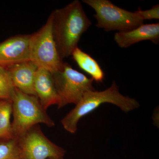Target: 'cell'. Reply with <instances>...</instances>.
I'll return each instance as SVG.
<instances>
[{
	"mask_svg": "<svg viewBox=\"0 0 159 159\" xmlns=\"http://www.w3.org/2000/svg\"><path fill=\"white\" fill-rule=\"evenodd\" d=\"M30 60L39 68L45 69L53 74L62 67L61 59L52 34V16H49L45 25L31 34Z\"/></svg>",
	"mask_w": 159,
	"mask_h": 159,
	"instance_id": "5b68a950",
	"label": "cell"
},
{
	"mask_svg": "<svg viewBox=\"0 0 159 159\" xmlns=\"http://www.w3.org/2000/svg\"><path fill=\"white\" fill-rule=\"evenodd\" d=\"M106 102L117 106L126 113L139 108L140 106L134 98L122 95L114 81L105 90L89 91L85 93L75 107L61 120L63 126L70 133H75L80 119Z\"/></svg>",
	"mask_w": 159,
	"mask_h": 159,
	"instance_id": "7a4b0ae2",
	"label": "cell"
},
{
	"mask_svg": "<svg viewBox=\"0 0 159 159\" xmlns=\"http://www.w3.org/2000/svg\"><path fill=\"white\" fill-rule=\"evenodd\" d=\"M136 13L142 18V19L150 20L152 19H159V5H156L152 7L151 9L147 10H143L139 9L135 11Z\"/></svg>",
	"mask_w": 159,
	"mask_h": 159,
	"instance_id": "2e32d148",
	"label": "cell"
},
{
	"mask_svg": "<svg viewBox=\"0 0 159 159\" xmlns=\"http://www.w3.org/2000/svg\"><path fill=\"white\" fill-rule=\"evenodd\" d=\"M114 40L122 48H126L142 41H151L155 44L159 43V24L142 25L131 31L116 32Z\"/></svg>",
	"mask_w": 159,
	"mask_h": 159,
	"instance_id": "30bf717a",
	"label": "cell"
},
{
	"mask_svg": "<svg viewBox=\"0 0 159 159\" xmlns=\"http://www.w3.org/2000/svg\"><path fill=\"white\" fill-rule=\"evenodd\" d=\"M13 86L25 93L36 96L34 89L35 75L38 67L31 60L6 67Z\"/></svg>",
	"mask_w": 159,
	"mask_h": 159,
	"instance_id": "9c48e42d",
	"label": "cell"
},
{
	"mask_svg": "<svg viewBox=\"0 0 159 159\" xmlns=\"http://www.w3.org/2000/svg\"><path fill=\"white\" fill-rule=\"evenodd\" d=\"M31 34H17L0 43V66L6 67L30 60Z\"/></svg>",
	"mask_w": 159,
	"mask_h": 159,
	"instance_id": "ba28073f",
	"label": "cell"
},
{
	"mask_svg": "<svg viewBox=\"0 0 159 159\" xmlns=\"http://www.w3.org/2000/svg\"><path fill=\"white\" fill-rule=\"evenodd\" d=\"M95 10L96 27L110 31L126 32L144 24V20L135 12L127 11L114 5L109 0H83Z\"/></svg>",
	"mask_w": 159,
	"mask_h": 159,
	"instance_id": "277c9868",
	"label": "cell"
},
{
	"mask_svg": "<svg viewBox=\"0 0 159 159\" xmlns=\"http://www.w3.org/2000/svg\"><path fill=\"white\" fill-rule=\"evenodd\" d=\"M15 89L7 69L0 66V99L11 100Z\"/></svg>",
	"mask_w": 159,
	"mask_h": 159,
	"instance_id": "9a60e30c",
	"label": "cell"
},
{
	"mask_svg": "<svg viewBox=\"0 0 159 159\" xmlns=\"http://www.w3.org/2000/svg\"><path fill=\"white\" fill-rule=\"evenodd\" d=\"M52 75L60 98L58 109L70 103L77 105L85 93L96 91L93 80L74 70L67 63L64 62L61 69Z\"/></svg>",
	"mask_w": 159,
	"mask_h": 159,
	"instance_id": "8992f818",
	"label": "cell"
},
{
	"mask_svg": "<svg viewBox=\"0 0 159 159\" xmlns=\"http://www.w3.org/2000/svg\"><path fill=\"white\" fill-rule=\"evenodd\" d=\"M22 159H46L62 157L66 151L51 142L38 124L28 129L17 139Z\"/></svg>",
	"mask_w": 159,
	"mask_h": 159,
	"instance_id": "52a82bcc",
	"label": "cell"
},
{
	"mask_svg": "<svg viewBox=\"0 0 159 159\" xmlns=\"http://www.w3.org/2000/svg\"><path fill=\"white\" fill-rule=\"evenodd\" d=\"M0 159H22L17 139H1Z\"/></svg>",
	"mask_w": 159,
	"mask_h": 159,
	"instance_id": "5bb4252c",
	"label": "cell"
},
{
	"mask_svg": "<svg viewBox=\"0 0 159 159\" xmlns=\"http://www.w3.org/2000/svg\"><path fill=\"white\" fill-rule=\"evenodd\" d=\"M72 55L79 67L90 74L93 80L98 83L102 82L104 78V73L95 59L78 47L74 50Z\"/></svg>",
	"mask_w": 159,
	"mask_h": 159,
	"instance_id": "7c38bea8",
	"label": "cell"
},
{
	"mask_svg": "<svg viewBox=\"0 0 159 159\" xmlns=\"http://www.w3.org/2000/svg\"><path fill=\"white\" fill-rule=\"evenodd\" d=\"M12 102L10 99H0V139H11Z\"/></svg>",
	"mask_w": 159,
	"mask_h": 159,
	"instance_id": "4fadbf2b",
	"label": "cell"
},
{
	"mask_svg": "<svg viewBox=\"0 0 159 159\" xmlns=\"http://www.w3.org/2000/svg\"><path fill=\"white\" fill-rule=\"evenodd\" d=\"M34 89L40 102L46 110L50 106L59 105V96L51 72L43 69H38L34 79Z\"/></svg>",
	"mask_w": 159,
	"mask_h": 159,
	"instance_id": "8fae6325",
	"label": "cell"
},
{
	"mask_svg": "<svg viewBox=\"0 0 159 159\" xmlns=\"http://www.w3.org/2000/svg\"><path fill=\"white\" fill-rule=\"evenodd\" d=\"M11 101L13 116L11 123L12 138L18 139L39 123H43L49 127L55 125L37 96L25 93L15 88Z\"/></svg>",
	"mask_w": 159,
	"mask_h": 159,
	"instance_id": "3957f363",
	"label": "cell"
},
{
	"mask_svg": "<svg viewBox=\"0 0 159 159\" xmlns=\"http://www.w3.org/2000/svg\"><path fill=\"white\" fill-rule=\"evenodd\" d=\"M51 15L52 34L59 57L63 61L72 55L78 48L80 40L92 25V21L78 0L55 9Z\"/></svg>",
	"mask_w": 159,
	"mask_h": 159,
	"instance_id": "6da1fadb",
	"label": "cell"
},
{
	"mask_svg": "<svg viewBox=\"0 0 159 159\" xmlns=\"http://www.w3.org/2000/svg\"><path fill=\"white\" fill-rule=\"evenodd\" d=\"M49 159H64L63 157H58V158H50Z\"/></svg>",
	"mask_w": 159,
	"mask_h": 159,
	"instance_id": "e0dca14e",
	"label": "cell"
}]
</instances>
